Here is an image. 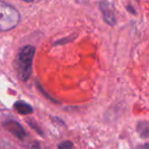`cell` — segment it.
Masks as SVG:
<instances>
[{
  "mask_svg": "<svg viewBox=\"0 0 149 149\" xmlns=\"http://www.w3.org/2000/svg\"><path fill=\"white\" fill-rule=\"evenodd\" d=\"M14 108L19 114L22 115H29L33 113V108L29 104L24 102H16L14 104Z\"/></svg>",
  "mask_w": 149,
  "mask_h": 149,
  "instance_id": "5",
  "label": "cell"
},
{
  "mask_svg": "<svg viewBox=\"0 0 149 149\" xmlns=\"http://www.w3.org/2000/svg\"><path fill=\"white\" fill-rule=\"evenodd\" d=\"M59 149H73V144L70 141H64L59 145Z\"/></svg>",
  "mask_w": 149,
  "mask_h": 149,
  "instance_id": "7",
  "label": "cell"
},
{
  "mask_svg": "<svg viewBox=\"0 0 149 149\" xmlns=\"http://www.w3.org/2000/svg\"><path fill=\"white\" fill-rule=\"evenodd\" d=\"M36 48L31 45H26L18 52L16 60L14 62L16 72L22 80L26 81L30 78L33 69V61L35 57Z\"/></svg>",
  "mask_w": 149,
  "mask_h": 149,
  "instance_id": "1",
  "label": "cell"
},
{
  "mask_svg": "<svg viewBox=\"0 0 149 149\" xmlns=\"http://www.w3.org/2000/svg\"><path fill=\"white\" fill-rule=\"evenodd\" d=\"M138 133L141 135V137L146 138L149 137V124L146 122H141V123L138 124V128H137Z\"/></svg>",
  "mask_w": 149,
  "mask_h": 149,
  "instance_id": "6",
  "label": "cell"
},
{
  "mask_svg": "<svg viewBox=\"0 0 149 149\" xmlns=\"http://www.w3.org/2000/svg\"><path fill=\"white\" fill-rule=\"evenodd\" d=\"M100 8L102 10V15H104V18L107 24H109L110 26H115L117 20H116V15H115V11L113 6L109 2L102 1L100 3Z\"/></svg>",
  "mask_w": 149,
  "mask_h": 149,
  "instance_id": "3",
  "label": "cell"
},
{
  "mask_svg": "<svg viewBox=\"0 0 149 149\" xmlns=\"http://www.w3.org/2000/svg\"><path fill=\"white\" fill-rule=\"evenodd\" d=\"M24 1H26V2H31V1H33V0H24Z\"/></svg>",
  "mask_w": 149,
  "mask_h": 149,
  "instance_id": "9",
  "label": "cell"
},
{
  "mask_svg": "<svg viewBox=\"0 0 149 149\" xmlns=\"http://www.w3.org/2000/svg\"><path fill=\"white\" fill-rule=\"evenodd\" d=\"M26 149H42V147H41V144H40V142L33 141V143H31L30 145L28 146V148H26Z\"/></svg>",
  "mask_w": 149,
  "mask_h": 149,
  "instance_id": "8",
  "label": "cell"
},
{
  "mask_svg": "<svg viewBox=\"0 0 149 149\" xmlns=\"http://www.w3.org/2000/svg\"><path fill=\"white\" fill-rule=\"evenodd\" d=\"M19 22V11L11 4L0 1V31H7L12 30Z\"/></svg>",
  "mask_w": 149,
  "mask_h": 149,
  "instance_id": "2",
  "label": "cell"
},
{
  "mask_svg": "<svg viewBox=\"0 0 149 149\" xmlns=\"http://www.w3.org/2000/svg\"><path fill=\"white\" fill-rule=\"evenodd\" d=\"M4 126H5V128L10 133L15 135L16 137L19 138V139H24V138L26 137V131H24V128L18 123H16V122L10 120V121H7L6 123H4Z\"/></svg>",
  "mask_w": 149,
  "mask_h": 149,
  "instance_id": "4",
  "label": "cell"
}]
</instances>
